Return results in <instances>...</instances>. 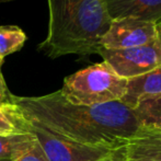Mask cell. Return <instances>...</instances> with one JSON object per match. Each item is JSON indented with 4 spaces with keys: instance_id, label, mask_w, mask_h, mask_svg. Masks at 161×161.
<instances>
[{
    "instance_id": "obj_1",
    "label": "cell",
    "mask_w": 161,
    "mask_h": 161,
    "mask_svg": "<svg viewBox=\"0 0 161 161\" xmlns=\"http://www.w3.org/2000/svg\"><path fill=\"white\" fill-rule=\"evenodd\" d=\"M28 119L86 146L119 150L142 133L133 110L121 101L74 105L60 91L42 97L12 96Z\"/></svg>"
},
{
    "instance_id": "obj_2",
    "label": "cell",
    "mask_w": 161,
    "mask_h": 161,
    "mask_svg": "<svg viewBox=\"0 0 161 161\" xmlns=\"http://www.w3.org/2000/svg\"><path fill=\"white\" fill-rule=\"evenodd\" d=\"M47 36L38 51L51 58L99 54L100 41L112 22L105 0H47Z\"/></svg>"
},
{
    "instance_id": "obj_3",
    "label": "cell",
    "mask_w": 161,
    "mask_h": 161,
    "mask_svg": "<svg viewBox=\"0 0 161 161\" xmlns=\"http://www.w3.org/2000/svg\"><path fill=\"white\" fill-rule=\"evenodd\" d=\"M126 89L127 79L103 60L66 77L59 91L74 105L90 106L121 101Z\"/></svg>"
},
{
    "instance_id": "obj_4",
    "label": "cell",
    "mask_w": 161,
    "mask_h": 161,
    "mask_svg": "<svg viewBox=\"0 0 161 161\" xmlns=\"http://www.w3.org/2000/svg\"><path fill=\"white\" fill-rule=\"evenodd\" d=\"M30 123V133L34 135L48 161H101L114 153L79 144L48 130L36 122Z\"/></svg>"
},
{
    "instance_id": "obj_5",
    "label": "cell",
    "mask_w": 161,
    "mask_h": 161,
    "mask_svg": "<svg viewBox=\"0 0 161 161\" xmlns=\"http://www.w3.org/2000/svg\"><path fill=\"white\" fill-rule=\"evenodd\" d=\"M99 55L119 76L128 80L161 66V42L157 40L149 44L122 51L101 49Z\"/></svg>"
},
{
    "instance_id": "obj_6",
    "label": "cell",
    "mask_w": 161,
    "mask_h": 161,
    "mask_svg": "<svg viewBox=\"0 0 161 161\" xmlns=\"http://www.w3.org/2000/svg\"><path fill=\"white\" fill-rule=\"evenodd\" d=\"M157 40V23L123 18L112 20L108 30L100 41V47L105 51H122Z\"/></svg>"
},
{
    "instance_id": "obj_7",
    "label": "cell",
    "mask_w": 161,
    "mask_h": 161,
    "mask_svg": "<svg viewBox=\"0 0 161 161\" xmlns=\"http://www.w3.org/2000/svg\"><path fill=\"white\" fill-rule=\"evenodd\" d=\"M111 19L133 18L158 23L161 21V0H105Z\"/></svg>"
},
{
    "instance_id": "obj_8",
    "label": "cell",
    "mask_w": 161,
    "mask_h": 161,
    "mask_svg": "<svg viewBox=\"0 0 161 161\" xmlns=\"http://www.w3.org/2000/svg\"><path fill=\"white\" fill-rule=\"evenodd\" d=\"M161 94V66L142 76L127 80L126 93L121 100L130 110L137 106L138 103L149 97Z\"/></svg>"
},
{
    "instance_id": "obj_9",
    "label": "cell",
    "mask_w": 161,
    "mask_h": 161,
    "mask_svg": "<svg viewBox=\"0 0 161 161\" xmlns=\"http://www.w3.org/2000/svg\"><path fill=\"white\" fill-rule=\"evenodd\" d=\"M117 153L127 160L161 161V133L142 131Z\"/></svg>"
},
{
    "instance_id": "obj_10",
    "label": "cell",
    "mask_w": 161,
    "mask_h": 161,
    "mask_svg": "<svg viewBox=\"0 0 161 161\" xmlns=\"http://www.w3.org/2000/svg\"><path fill=\"white\" fill-rule=\"evenodd\" d=\"M133 112L142 131L161 133V94L142 101Z\"/></svg>"
},
{
    "instance_id": "obj_11",
    "label": "cell",
    "mask_w": 161,
    "mask_h": 161,
    "mask_svg": "<svg viewBox=\"0 0 161 161\" xmlns=\"http://www.w3.org/2000/svg\"><path fill=\"white\" fill-rule=\"evenodd\" d=\"M31 123L15 104L0 105V135L30 134Z\"/></svg>"
},
{
    "instance_id": "obj_12",
    "label": "cell",
    "mask_w": 161,
    "mask_h": 161,
    "mask_svg": "<svg viewBox=\"0 0 161 161\" xmlns=\"http://www.w3.org/2000/svg\"><path fill=\"white\" fill-rule=\"evenodd\" d=\"M33 134L0 135V161H14L15 158L30 145Z\"/></svg>"
},
{
    "instance_id": "obj_13",
    "label": "cell",
    "mask_w": 161,
    "mask_h": 161,
    "mask_svg": "<svg viewBox=\"0 0 161 161\" xmlns=\"http://www.w3.org/2000/svg\"><path fill=\"white\" fill-rule=\"evenodd\" d=\"M26 41V35L17 25L0 26V60L4 57L20 51Z\"/></svg>"
},
{
    "instance_id": "obj_14",
    "label": "cell",
    "mask_w": 161,
    "mask_h": 161,
    "mask_svg": "<svg viewBox=\"0 0 161 161\" xmlns=\"http://www.w3.org/2000/svg\"><path fill=\"white\" fill-rule=\"evenodd\" d=\"M34 136V135H33ZM14 161H48L46 156L44 155L42 148L36 142L35 137L30 142L28 147L18 156Z\"/></svg>"
},
{
    "instance_id": "obj_15",
    "label": "cell",
    "mask_w": 161,
    "mask_h": 161,
    "mask_svg": "<svg viewBox=\"0 0 161 161\" xmlns=\"http://www.w3.org/2000/svg\"><path fill=\"white\" fill-rule=\"evenodd\" d=\"M12 93L8 90V87L4 81L3 75L1 72V68H0V105H6V104H11L12 102Z\"/></svg>"
},
{
    "instance_id": "obj_16",
    "label": "cell",
    "mask_w": 161,
    "mask_h": 161,
    "mask_svg": "<svg viewBox=\"0 0 161 161\" xmlns=\"http://www.w3.org/2000/svg\"><path fill=\"white\" fill-rule=\"evenodd\" d=\"M101 161H119V158H117L116 153H115V151H114L111 156H108V158H105V159H103Z\"/></svg>"
},
{
    "instance_id": "obj_17",
    "label": "cell",
    "mask_w": 161,
    "mask_h": 161,
    "mask_svg": "<svg viewBox=\"0 0 161 161\" xmlns=\"http://www.w3.org/2000/svg\"><path fill=\"white\" fill-rule=\"evenodd\" d=\"M115 153H116V156H117V158H119V161H136V160H127V159H125V158H123L119 153H117V150H115Z\"/></svg>"
},
{
    "instance_id": "obj_18",
    "label": "cell",
    "mask_w": 161,
    "mask_h": 161,
    "mask_svg": "<svg viewBox=\"0 0 161 161\" xmlns=\"http://www.w3.org/2000/svg\"><path fill=\"white\" fill-rule=\"evenodd\" d=\"M157 34H158V40L161 42V28L157 25Z\"/></svg>"
},
{
    "instance_id": "obj_19",
    "label": "cell",
    "mask_w": 161,
    "mask_h": 161,
    "mask_svg": "<svg viewBox=\"0 0 161 161\" xmlns=\"http://www.w3.org/2000/svg\"><path fill=\"white\" fill-rule=\"evenodd\" d=\"M157 25H158V26H160V28H161V21L158 22V23H157Z\"/></svg>"
},
{
    "instance_id": "obj_20",
    "label": "cell",
    "mask_w": 161,
    "mask_h": 161,
    "mask_svg": "<svg viewBox=\"0 0 161 161\" xmlns=\"http://www.w3.org/2000/svg\"><path fill=\"white\" fill-rule=\"evenodd\" d=\"M2 63H3V62H1V60H0V68H1V65H2Z\"/></svg>"
}]
</instances>
